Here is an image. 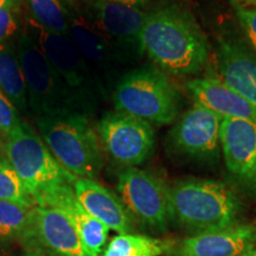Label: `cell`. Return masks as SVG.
Returning a JSON list of instances; mask_svg holds the SVG:
<instances>
[{"label":"cell","instance_id":"1","mask_svg":"<svg viewBox=\"0 0 256 256\" xmlns=\"http://www.w3.org/2000/svg\"><path fill=\"white\" fill-rule=\"evenodd\" d=\"M142 49L156 66L176 76L198 74L209 57L206 38L194 18L174 5L147 14Z\"/></svg>","mask_w":256,"mask_h":256},{"label":"cell","instance_id":"2","mask_svg":"<svg viewBox=\"0 0 256 256\" xmlns=\"http://www.w3.org/2000/svg\"><path fill=\"white\" fill-rule=\"evenodd\" d=\"M170 218L192 235L238 224L242 206L228 185L206 179H186L168 188Z\"/></svg>","mask_w":256,"mask_h":256},{"label":"cell","instance_id":"3","mask_svg":"<svg viewBox=\"0 0 256 256\" xmlns=\"http://www.w3.org/2000/svg\"><path fill=\"white\" fill-rule=\"evenodd\" d=\"M38 132L63 168L76 178L94 179L104 159L100 139L87 114L72 113L37 118Z\"/></svg>","mask_w":256,"mask_h":256},{"label":"cell","instance_id":"4","mask_svg":"<svg viewBox=\"0 0 256 256\" xmlns=\"http://www.w3.org/2000/svg\"><path fill=\"white\" fill-rule=\"evenodd\" d=\"M115 110L151 124H170L177 119L179 94L168 76L156 66H142L124 75L115 86Z\"/></svg>","mask_w":256,"mask_h":256},{"label":"cell","instance_id":"5","mask_svg":"<svg viewBox=\"0 0 256 256\" xmlns=\"http://www.w3.org/2000/svg\"><path fill=\"white\" fill-rule=\"evenodd\" d=\"M5 158L32 200L62 185H74L78 179L60 166L40 134L25 121L6 136Z\"/></svg>","mask_w":256,"mask_h":256},{"label":"cell","instance_id":"6","mask_svg":"<svg viewBox=\"0 0 256 256\" xmlns=\"http://www.w3.org/2000/svg\"><path fill=\"white\" fill-rule=\"evenodd\" d=\"M30 112L37 118L80 112L78 102L26 31L17 38ZM84 114V113H83Z\"/></svg>","mask_w":256,"mask_h":256},{"label":"cell","instance_id":"7","mask_svg":"<svg viewBox=\"0 0 256 256\" xmlns=\"http://www.w3.org/2000/svg\"><path fill=\"white\" fill-rule=\"evenodd\" d=\"M24 20L26 31L75 98L80 110L88 114L94 108L101 86L78 48L68 36L46 31L28 16Z\"/></svg>","mask_w":256,"mask_h":256},{"label":"cell","instance_id":"8","mask_svg":"<svg viewBox=\"0 0 256 256\" xmlns=\"http://www.w3.org/2000/svg\"><path fill=\"white\" fill-rule=\"evenodd\" d=\"M80 2L83 12L121 63L142 56V31L147 17L142 8L106 0H82Z\"/></svg>","mask_w":256,"mask_h":256},{"label":"cell","instance_id":"9","mask_svg":"<svg viewBox=\"0 0 256 256\" xmlns=\"http://www.w3.org/2000/svg\"><path fill=\"white\" fill-rule=\"evenodd\" d=\"M98 136L110 158L127 168L144 164L156 145L151 124L118 110L102 116L98 124Z\"/></svg>","mask_w":256,"mask_h":256},{"label":"cell","instance_id":"10","mask_svg":"<svg viewBox=\"0 0 256 256\" xmlns=\"http://www.w3.org/2000/svg\"><path fill=\"white\" fill-rule=\"evenodd\" d=\"M168 188L154 174L127 168L119 174L116 190L128 212L150 228L165 232L168 226Z\"/></svg>","mask_w":256,"mask_h":256},{"label":"cell","instance_id":"11","mask_svg":"<svg viewBox=\"0 0 256 256\" xmlns=\"http://www.w3.org/2000/svg\"><path fill=\"white\" fill-rule=\"evenodd\" d=\"M220 115L194 102L170 132L172 148L197 162H214L220 156Z\"/></svg>","mask_w":256,"mask_h":256},{"label":"cell","instance_id":"12","mask_svg":"<svg viewBox=\"0 0 256 256\" xmlns=\"http://www.w3.org/2000/svg\"><path fill=\"white\" fill-rule=\"evenodd\" d=\"M220 150L232 178L256 194V121L222 119Z\"/></svg>","mask_w":256,"mask_h":256},{"label":"cell","instance_id":"13","mask_svg":"<svg viewBox=\"0 0 256 256\" xmlns=\"http://www.w3.org/2000/svg\"><path fill=\"white\" fill-rule=\"evenodd\" d=\"M38 206L52 208L68 217L81 238L87 256H98L107 241L110 228L92 217L80 203L72 184L44 192L34 200Z\"/></svg>","mask_w":256,"mask_h":256},{"label":"cell","instance_id":"14","mask_svg":"<svg viewBox=\"0 0 256 256\" xmlns=\"http://www.w3.org/2000/svg\"><path fill=\"white\" fill-rule=\"evenodd\" d=\"M256 247V226L235 224L194 234L171 247L170 256H241Z\"/></svg>","mask_w":256,"mask_h":256},{"label":"cell","instance_id":"15","mask_svg":"<svg viewBox=\"0 0 256 256\" xmlns=\"http://www.w3.org/2000/svg\"><path fill=\"white\" fill-rule=\"evenodd\" d=\"M68 37L88 63L98 83L100 76L108 75L116 64L121 63L114 50L83 12L78 0H72L70 5Z\"/></svg>","mask_w":256,"mask_h":256},{"label":"cell","instance_id":"16","mask_svg":"<svg viewBox=\"0 0 256 256\" xmlns=\"http://www.w3.org/2000/svg\"><path fill=\"white\" fill-rule=\"evenodd\" d=\"M216 54L220 78L256 110L255 54L232 38H220Z\"/></svg>","mask_w":256,"mask_h":256},{"label":"cell","instance_id":"17","mask_svg":"<svg viewBox=\"0 0 256 256\" xmlns=\"http://www.w3.org/2000/svg\"><path fill=\"white\" fill-rule=\"evenodd\" d=\"M75 194L81 206L92 217L118 234H128L132 218L120 197L94 179L78 178L74 183Z\"/></svg>","mask_w":256,"mask_h":256},{"label":"cell","instance_id":"18","mask_svg":"<svg viewBox=\"0 0 256 256\" xmlns=\"http://www.w3.org/2000/svg\"><path fill=\"white\" fill-rule=\"evenodd\" d=\"M34 236L57 256H87L78 230L52 208L34 206Z\"/></svg>","mask_w":256,"mask_h":256},{"label":"cell","instance_id":"19","mask_svg":"<svg viewBox=\"0 0 256 256\" xmlns=\"http://www.w3.org/2000/svg\"><path fill=\"white\" fill-rule=\"evenodd\" d=\"M188 90L197 104L209 108L222 119L256 121V110L220 78L206 76L188 83Z\"/></svg>","mask_w":256,"mask_h":256},{"label":"cell","instance_id":"20","mask_svg":"<svg viewBox=\"0 0 256 256\" xmlns=\"http://www.w3.org/2000/svg\"><path fill=\"white\" fill-rule=\"evenodd\" d=\"M0 89L19 113L28 114L26 84L18 56L17 40L0 46Z\"/></svg>","mask_w":256,"mask_h":256},{"label":"cell","instance_id":"21","mask_svg":"<svg viewBox=\"0 0 256 256\" xmlns=\"http://www.w3.org/2000/svg\"><path fill=\"white\" fill-rule=\"evenodd\" d=\"M72 0H24L28 17L52 34L68 36Z\"/></svg>","mask_w":256,"mask_h":256},{"label":"cell","instance_id":"22","mask_svg":"<svg viewBox=\"0 0 256 256\" xmlns=\"http://www.w3.org/2000/svg\"><path fill=\"white\" fill-rule=\"evenodd\" d=\"M172 246L164 240L136 234H119L112 240L102 256H160Z\"/></svg>","mask_w":256,"mask_h":256},{"label":"cell","instance_id":"23","mask_svg":"<svg viewBox=\"0 0 256 256\" xmlns=\"http://www.w3.org/2000/svg\"><path fill=\"white\" fill-rule=\"evenodd\" d=\"M34 236V208L0 200V241Z\"/></svg>","mask_w":256,"mask_h":256},{"label":"cell","instance_id":"24","mask_svg":"<svg viewBox=\"0 0 256 256\" xmlns=\"http://www.w3.org/2000/svg\"><path fill=\"white\" fill-rule=\"evenodd\" d=\"M0 200L14 202L26 208L36 206L23 182L6 158H0Z\"/></svg>","mask_w":256,"mask_h":256},{"label":"cell","instance_id":"25","mask_svg":"<svg viewBox=\"0 0 256 256\" xmlns=\"http://www.w3.org/2000/svg\"><path fill=\"white\" fill-rule=\"evenodd\" d=\"M22 2L8 4L0 8V46L16 40L22 25Z\"/></svg>","mask_w":256,"mask_h":256},{"label":"cell","instance_id":"26","mask_svg":"<svg viewBox=\"0 0 256 256\" xmlns=\"http://www.w3.org/2000/svg\"><path fill=\"white\" fill-rule=\"evenodd\" d=\"M22 121L17 108L0 89V136H8Z\"/></svg>","mask_w":256,"mask_h":256},{"label":"cell","instance_id":"27","mask_svg":"<svg viewBox=\"0 0 256 256\" xmlns=\"http://www.w3.org/2000/svg\"><path fill=\"white\" fill-rule=\"evenodd\" d=\"M236 16L248 42L256 51V8H244L240 5L236 8Z\"/></svg>","mask_w":256,"mask_h":256},{"label":"cell","instance_id":"28","mask_svg":"<svg viewBox=\"0 0 256 256\" xmlns=\"http://www.w3.org/2000/svg\"><path fill=\"white\" fill-rule=\"evenodd\" d=\"M106 2H116V4H122L128 6H136V8H142L144 6L148 4V0H106Z\"/></svg>","mask_w":256,"mask_h":256},{"label":"cell","instance_id":"29","mask_svg":"<svg viewBox=\"0 0 256 256\" xmlns=\"http://www.w3.org/2000/svg\"><path fill=\"white\" fill-rule=\"evenodd\" d=\"M24 256H46L40 250H37V249H31V250H28L25 252Z\"/></svg>","mask_w":256,"mask_h":256},{"label":"cell","instance_id":"30","mask_svg":"<svg viewBox=\"0 0 256 256\" xmlns=\"http://www.w3.org/2000/svg\"><path fill=\"white\" fill-rule=\"evenodd\" d=\"M0 158H5V142L0 136Z\"/></svg>","mask_w":256,"mask_h":256},{"label":"cell","instance_id":"31","mask_svg":"<svg viewBox=\"0 0 256 256\" xmlns=\"http://www.w3.org/2000/svg\"><path fill=\"white\" fill-rule=\"evenodd\" d=\"M23 2V0H0V8H2V6L5 5L16 4V2Z\"/></svg>","mask_w":256,"mask_h":256},{"label":"cell","instance_id":"32","mask_svg":"<svg viewBox=\"0 0 256 256\" xmlns=\"http://www.w3.org/2000/svg\"><path fill=\"white\" fill-rule=\"evenodd\" d=\"M241 256H256V248L252 249V250H250V252H244V254L241 255Z\"/></svg>","mask_w":256,"mask_h":256},{"label":"cell","instance_id":"33","mask_svg":"<svg viewBox=\"0 0 256 256\" xmlns=\"http://www.w3.org/2000/svg\"><path fill=\"white\" fill-rule=\"evenodd\" d=\"M230 2H244V4H248V2H250L252 0H230Z\"/></svg>","mask_w":256,"mask_h":256},{"label":"cell","instance_id":"34","mask_svg":"<svg viewBox=\"0 0 256 256\" xmlns=\"http://www.w3.org/2000/svg\"><path fill=\"white\" fill-rule=\"evenodd\" d=\"M248 5H252V6H256V0H252L250 2H248Z\"/></svg>","mask_w":256,"mask_h":256}]
</instances>
